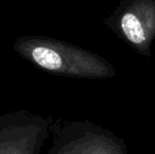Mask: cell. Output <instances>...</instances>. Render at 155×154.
Here are the masks:
<instances>
[{
    "label": "cell",
    "mask_w": 155,
    "mask_h": 154,
    "mask_svg": "<svg viewBox=\"0 0 155 154\" xmlns=\"http://www.w3.org/2000/svg\"><path fill=\"white\" fill-rule=\"evenodd\" d=\"M13 49L33 66L51 74L102 79L115 75L113 67L100 56L67 41L41 35L16 38Z\"/></svg>",
    "instance_id": "1"
},
{
    "label": "cell",
    "mask_w": 155,
    "mask_h": 154,
    "mask_svg": "<svg viewBox=\"0 0 155 154\" xmlns=\"http://www.w3.org/2000/svg\"><path fill=\"white\" fill-rule=\"evenodd\" d=\"M116 27L135 51L149 55L155 39V0H127L116 17Z\"/></svg>",
    "instance_id": "2"
}]
</instances>
